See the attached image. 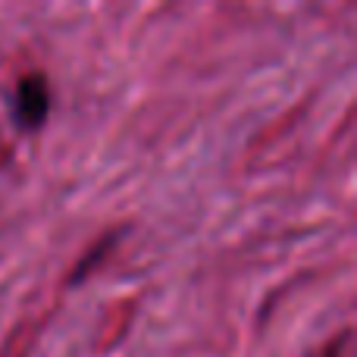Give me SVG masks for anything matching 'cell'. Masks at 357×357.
<instances>
[{"mask_svg": "<svg viewBox=\"0 0 357 357\" xmlns=\"http://www.w3.org/2000/svg\"><path fill=\"white\" fill-rule=\"evenodd\" d=\"M47 110H50V88L44 82V75H38V73L25 75L16 91V113L22 119V126H29V129L41 126Z\"/></svg>", "mask_w": 357, "mask_h": 357, "instance_id": "6da1fadb", "label": "cell"}, {"mask_svg": "<svg viewBox=\"0 0 357 357\" xmlns=\"http://www.w3.org/2000/svg\"><path fill=\"white\" fill-rule=\"evenodd\" d=\"M326 357H339V351H335V348H333V351H329V354H326Z\"/></svg>", "mask_w": 357, "mask_h": 357, "instance_id": "7a4b0ae2", "label": "cell"}]
</instances>
